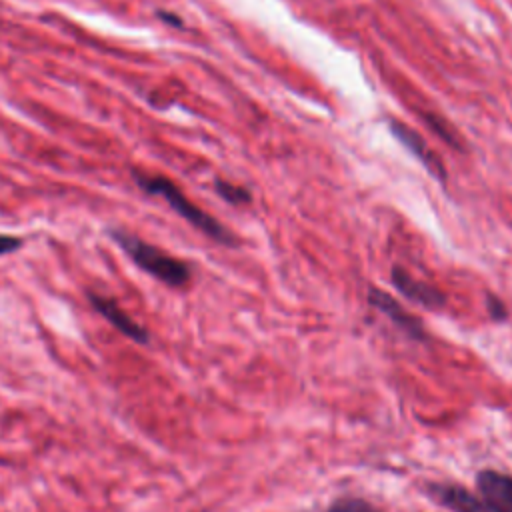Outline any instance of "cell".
Here are the masks:
<instances>
[{"label":"cell","mask_w":512,"mask_h":512,"mask_svg":"<svg viewBox=\"0 0 512 512\" xmlns=\"http://www.w3.org/2000/svg\"><path fill=\"white\" fill-rule=\"evenodd\" d=\"M134 180L138 182V186L154 196H162L172 210H176L186 222H190L194 228H198L202 234H206L208 238H212L218 244L224 246H236L238 240L236 236L224 226L220 224L214 216H210L208 212H204L202 208H198L192 200H188L184 196V192L168 178L164 176H146L142 172H134Z\"/></svg>","instance_id":"6da1fadb"},{"label":"cell","mask_w":512,"mask_h":512,"mask_svg":"<svg viewBox=\"0 0 512 512\" xmlns=\"http://www.w3.org/2000/svg\"><path fill=\"white\" fill-rule=\"evenodd\" d=\"M112 238L144 272H148L162 284L172 286V288H182L190 282L192 270L184 260L174 258L172 254L164 252L162 248L148 244L130 232L112 230Z\"/></svg>","instance_id":"7a4b0ae2"},{"label":"cell","mask_w":512,"mask_h":512,"mask_svg":"<svg viewBox=\"0 0 512 512\" xmlns=\"http://www.w3.org/2000/svg\"><path fill=\"white\" fill-rule=\"evenodd\" d=\"M426 494L440 506L452 512H508L496 502L486 498L480 492H470L462 484L450 482H430L426 484Z\"/></svg>","instance_id":"3957f363"},{"label":"cell","mask_w":512,"mask_h":512,"mask_svg":"<svg viewBox=\"0 0 512 512\" xmlns=\"http://www.w3.org/2000/svg\"><path fill=\"white\" fill-rule=\"evenodd\" d=\"M368 302L370 306H374L376 310H380L396 328H400L408 338L424 342L426 340V328L420 322V318H416L414 314H410L394 296H390L388 292H384L382 288L370 286L368 288Z\"/></svg>","instance_id":"277c9868"},{"label":"cell","mask_w":512,"mask_h":512,"mask_svg":"<svg viewBox=\"0 0 512 512\" xmlns=\"http://www.w3.org/2000/svg\"><path fill=\"white\" fill-rule=\"evenodd\" d=\"M390 282L400 294H404L406 298H410L412 302L428 310H440L446 304V296L436 286L414 278L410 272H406L400 266H394L390 270Z\"/></svg>","instance_id":"5b68a950"},{"label":"cell","mask_w":512,"mask_h":512,"mask_svg":"<svg viewBox=\"0 0 512 512\" xmlns=\"http://www.w3.org/2000/svg\"><path fill=\"white\" fill-rule=\"evenodd\" d=\"M88 300L94 306V310L104 320H108L118 332H122L124 336H128L130 340H134L138 344H148L150 336H148L146 328L140 326L136 320H132L128 316V312H124L112 298H106V296L96 294V292H88Z\"/></svg>","instance_id":"8992f818"},{"label":"cell","mask_w":512,"mask_h":512,"mask_svg":"<svg viewBox=\"0 0 512 512\" xmlns=\"http://www.w3.org/2000/svg\"><path fill=\"white\" fill-rule=\"evenodd\" d=\"M390 132L426 166V170L438 178V180H446V170L442 166V162L436 158V154L426 146V142L422 140L420 134H416L412 128L404 126L402 122L398 120H390Z\"/></svg>","instance_id":"52a82bcc"},{"label":"cell","mask_w":512,"mask_h":512,"mask_svg":"<svg viewBox=\"0 0 512 512\" xmlns=\"http://www.w3.org/2000/svg\"><path fill=\"white\" fill-rule=\"evenodd\" d=\"M476 488L480 494L496 502L500 508L512 512V474L492 468L480 470L476 476Z\"/></svg>","instance_id":"ba28073f"},{"label":"cell","mask_w":512,"mask_h":512,"mask_svg":"<svg viewBox=\"0 0 512 512\" xmlns=\"http://www.w3.org/2000/svg\"><path fill=\"white\" fill-rule=\"evenodd\" d=\"M324 512H384V510L360 496H340L332 500L324 508Z\"/></svg>","instance_id":"9c48e42d"},{"label":"cell","mask_w":512,"mask_h":512,"mask_svg":"<svg viewBox=\"0 0 512 512\" xmlns=\"http://www.w3.org/2000/svg\"><path fill=\"white\" fill-rule=\"evenodd\" d=\"M214 188H216L220 198H224L226 202H230L234 206H244V204H250V200H252L250 190H246L244 186L232 184L228 180H222V178H216Z\"/></svg>","instance_id":"30bf717a"},{"label":"cell","mask_w":512,"mask_h":512,"mask_svg":"<svg viewBox=\"0 0 512 512\" xmlns=\"http://www.w3.org/2000/svg\"><path fill=\"white\" fill-rule=\"evenodd\" d=\"M486 304H488V312H490V316L494 318V320H504L506 318V306H504V302L500 300V298H496V296H488L486 298Z\"/></svg>","instance_id":"8fae6325"},{"label":"cell","mask_w":512,"mask_h":512,"mask_svg":"<svg viewBox=\"0 0 512 512\" xmlns=\"http://www.w3.org/2000/svg\"><path fill=\"white\" fill-rule=\"evenodd\" d=\"M22 246V238L10 236V234H0V256L16 252Z\"/></svg>","instance_id":"7c38bea8"},{"label":"cell","mask_w":512,"mask_h":512,"mask_svg":"<svg viewBox=\"0 0 512 512\" xmlns=\"http://www.w3.org/2000/svg\"><path fill=\"white\" fill-rule=\"evenodd\" d=\"M158 18H160L162 22L170 24V26H182V20H180L176 14H172V12H166V10H158Z\"/></svg>","instance_id":"4fadbf2b"}]
</instances>
